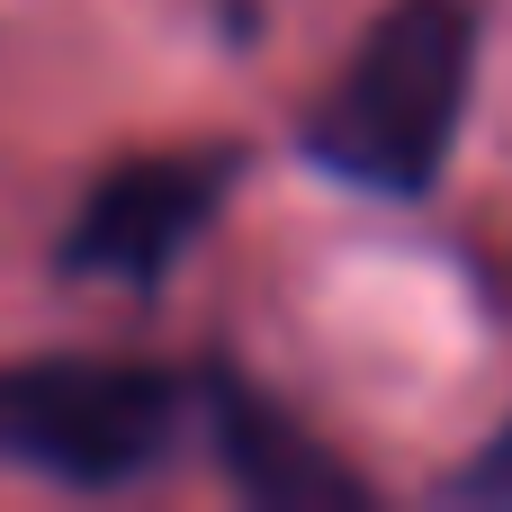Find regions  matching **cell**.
Wrapping results in <instances>:
<instances>
[{"instance_id":"cell-1","label":"cell","mask_w":512,"mask_h":512,"mask_svg":"<svg viewBox=\"0 0 512 512\" xmlns=\"http://www.w3.org/2000/svg\"><path fill=\"white\" fill-rule=\"evenodd\" d=\"M477 0H396L360 54L342 63V81L315 99L306 117V153L378 198H414L441 180L468 90H477Z\"/></svg>"},{"instance_id":"cell-2","label":"cell","mask_w":512,"mask_h":512,"mask_svg":"<svg viewBox=\"0 0 512 512\" xmlns=\"http://www.w3.org/2000/svg\"><path fill=\"white\" fill-rule=\"evenodd\" d=\"M180 441V387L126 360H27L0 369V468L45 486H135Z\"/></svg>"},{"instance_id":"cell-3","label":"cell","mask_w":512,"mask_h":512,"mask_svg":"<svg viewBox=\"0 0 512 512\" xmlns=\"http://www.w3.org/2000/svg\"><path fill=\"white\" fill-rule=\"evenodd\" d=\"M234 189V153H153V162H126L108 171L81 216H72V243L63 261L81 279H117V288H162L180 270V252L207 234V216L225 207Z\"/></svg>"},{"instance_id":"cell-4","label":"cell","mask_w":512,"mask_h":512,"mask_svg":"<svg viewBox=\"0 0 512 512\" xmlns=\"http://www.w3.org/2000/svg\"><path fill=\"white\" fill-rule=\"evenodd\" d=\"M216 432H225V459H234L243 495H261V504H360V477L333 468L306 432H288V423H279L261 396H243V387L216 396Z\"/></svg>"},{"instance_id":"cell-5","label":"cell","mask_w":512,"mask_h":512,"mask_svg":"<svg viewBox=\"0 0 512 512\" xmlns=\"http://www.w3.org/2000/svg\"><path fill=\"white\" fill-rule=\"evenodd\" d=\"M459 495H486V504H512V432L495 441V450H486V459H477V468H468V477H459Z\"/></svg>"}]
</instances>
